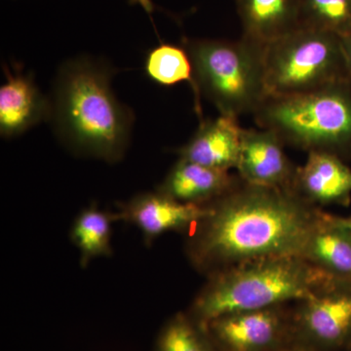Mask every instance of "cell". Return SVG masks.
<instances>
[{
	"label": "cell",
	"mask_w": 351,
	"mask_h": 351,
	"mask_svg": "<svg viewBox=\"0 0 351 351\" xmlns=\"http://www.w3.org/2000/svg\"><path fill=\"white\" fill-rule=\"evenodd\" d=\"M346 221H348V226H350V228H351V216L346 217Z\"/></svg>",
	"instance_id": "cell-24"
},
{
	"label": "cell",
	"mask_w": 351,
	"mask_h": 351,
	"mask_svg": "<svg viewBox=\"0 0 351 351\" xmlns=\"http://www.w3.org/2000/svg\"><path fill=\"white\" fill-rule=\"evenodd\" d=\"M341 47L345 56L346 66L351 78V32L341 38Z\"/></svg>",
	"instance_id": "cell-21"
},
{
	"label": "cell",
	"mask_w": 351,
	"mask_h": 351,
	"mask_svg": "<svg viewBox=\"0 0 351 351\" xmlns=\"http://www.w3.org/2000/svg\"><path fill=\"white\" fill-rule=\"evenodd\" d=\"M282 351H316L311 350V348H306V346H302L300 345H297V343H293L290 346H288L287 348Z\"/></svg>",
	"instance_id": "cell-23"
},
{
	"label": "cell",
	"mask_w": 351,
	"mask_h": 351,
	"mask_svg": "<svg viewBox=\"0 0 351 351\" xmlns=\"http://www.w3.org/2000/svg\"><path fill=\"white\" fill-rule=\"evenodd\" d=\"M154 351H219L206 328L188 313H176L157 336Z\"/></svg>",
	"instance_id": "cell-19"
},
{
	"label": "cell",
	"mask_w": 351,
	"mask_h": 351,
	"mask_svg": "<svg viewBox=\"0 0 351 351\" xmlns=\"http://www.w3.org/2000/svg\"><path fill=\"white\" fill-rule=\"evenodd\" d=\"M242 131L237 117L219 114L215 119L201 120L195 135L178 149V156L215 169H237Z\"/></svg>",
	"instance_id": "cell-14"
},
{
	"label": "cell",
	"mask_w": 351,
	"mask_h": 351,
	"mask_svg": "<svg viewBox=\"0 0 351 351\" xmlns=\"http://www.w3.org/2000/svg\"><path fill=\"white\" fill-rule=\"evenodd\" d=\"M244 38L267 45L302 27L300 0H235Z\"/></svg>",
	"instance_id": "cell-16"
},
{
	"label": "cell",
	"mask_w": 351,
	"mask_h": 351,
	"mask_svg": "<svg viewBox=\"0 0 351 351\" xmlns=\"http://www.w3.org/2000/svg\"><path fill=\"white\" fill-rule=\"evenodd\" d=\"M230 171L179 158L157 191L186 204L209 205L241 182Z\"/></svg>",
	"instance_id": "cell-15"
},
{
	"label": "cell",
	"mask_w": 351,
	"mask_h": 351,
	"mask_svg": "<svg viewBox=\"0 0 351 351\" xmlns=\"http://www.w3.org/2000/svg\"><path fill=\"white\" fill-rule=\"evenodd\" d=\"M145 69L152 82L162 86L189 82L195 94L196 110L201 114L200 95L196 86L193 64L186 48L169 43L159 44L147 54Z\"/></svg>",
	"instance_id": "cell-18"
},
{
	"label": "cell",
	"mask_w": 351,
	"mask_h": 351,
	"mask_svg": "<svg viewBox=\"0 0 351 351\" xmlns=\"http://www.w3.org/2000/svg\"><path fill=\"white\" fill-rule=\"evenodd\" d=\"M345 351H351V343L350 346H348V348H346V350Z\"/></svg>",
	"instance_id": "cell-25"
},
{
	"label": "cell",
	"mask_w": 351,
	"mask_h": 351,
	"mask_svg": "<svg viewBox=\"0 0 351 351\" xmlns=\"http://www.w3.org/2000/svg\"><path fill=\"white\" fill-rule=\"evenodd\" d=\"M299 257L327 276L351 282V228L346 218L318 210Z\"/></svg>",
	"instance_id": "cell-12"
},
{
	"label": "cell",
	"mask_w": 351,
	"mask_h": 351,
	"mask_svg": "<svg viewBox=\"0 0 351 351\" xmlns=\"http://www.w3.org/2000/svg\"><path fill=\"white\" fill-rule=\"evenodd\" d=\"M294 343L316 351H345L351 343V282L329 277L306 299L294 302Z\"/></svg>",
	"instance_id": "cell-7"
},
{
	"label": "cell",
	"mask_w": 351,
	"mask_h": 351,
	"mask_svg": "<svg viewBox=\"0 0 351 351\" xmlns=\"http://www.w3.org/2000/svg\"><path fill=\"white\" fill-rule=\"evenodd\" d=\"M292 304L225 314L204 327L219 351H282L294 343Z\"/></svg>",
	"instance_id": "cell-8"
},
{
	"label": "cell",
	"mask_w": 351,
	"mask_h": 351,
	"mask_svg": "<svg viewBox=\"0 0 351 351\" xmlns=\"http://www.w3.org/2000/svg\"><path fill=\"white\" fill-rule=\"evenodd\" d=\"M131 3L140 4L147 12L151 13L154 10V4L152 0H130Z\"/></svg>",
	"instance_id": "cell-22"
},
{
	"label": "cell",
	"mask_w": 351,
	"mask_h": 351,
	"mask_svg": "<svg viewBox=\"0 0 351 351\" xmlns=\"http://www.w3.org/2000/svg\"><path fill=\"white\" fill-rule=\"evenodd\" d=\"M6 82L0 87V134L19 136L49 119L50 100L45 98L32 76L21 69H4Z\"/></svg>",
	"instance_id": "cell-13"
},
{
	"label": "cell",
	"mask_w": 351,
	"mask_h": 351,
	"mask_svg": "<svg viewBox=\"0 0 351 351\" xmlns=\"http://www.w3.org/2000/svg\"><path fill=\"white\" fill-rule=\"evenodd\" d=\"M208 213V205L186 204L156 191L120 203L115 214L117 219L137 226L145 243L151 244L167 232H191Z\"/></svg>",
	"instance_id": "cell-9"
},
{
	"label": "cell",
	"mask_w": 351,
	"mask_h": 351,
	"mask_svg": "<svg viewBox=\"0 0 351 351\" xmlns=\"http://www.w3.org/2000/svg\"><path fill=\"white\" fill-rule=\"evenodd\" d=\"M302 27L336 34L351 32V0H300Z\"/></svg>",
	"instance_id": "cell-20"
},
{
	"label": "cell",
	"mask_w": 351,
	"mask_h": 351,
	"mask_svg": "<svg viewBox=\"0 0 351 351\" xmlns=\"http://www.w3.org/2000/svg\"><path fill=\"white\" fill-rule=\"evenodd\" d=\"M298 166L291 191L309 205L348 207L351 202V168L343 158L325 152H309Z\"/></svg>",
	"instance_id": "cell-11"
},
{
	"label": "cell",
	"mask_w": 351,
	"mask_h": 351,
	"mask_svg": "<svg viewBox=\"0 0 351 351\" xmlns=\"http://www.w3.org/2000/svg\"><path fill=\"white\" fill-rule=\"evenodd\" d=\"M328 278L298 256L253 261L207 276L188 313L205 326L225 314L294 304Z\"/></svg>",
	"instance_id": "cell-3"
},
{
	"label": "cell",
	"mask_w": 351,
	"mask_h": 351,
	"mask_svg": "<svg viewBox=\"0 0 351 351\" xmlns=\"http://www.w3.org/2000/svg\"><path fill=\"white\" fill-rule=\"evenodd\" d=\"M254 117L285 145L351 157V80L307 93L267 97Z\"/></svg>",
	"instance_id": "cell-4"
},
{
	"label": "cell",
	"mask_w": 351,
	"mask_h": 351,
	"mask_svg": "<svg viewBox=\"0 0 351 351\" xmlns=\"http://www.w3.org/2000/svg\"><path fill=\"white\" fill-rule=\"evenodd\" d=\"M283 141L269 129L242 131L237 170L245 184L265 188L291 189L295 170L284 151Z\"/></svg>",
	"instance_id": "cell-10"
},
{
	"label": "cell",
	"mask_w": 351,
	"mask_h": 351,
	"mask_svg": "<svg viewBox=\"0 0 351 351\" xmlns=\"http://www.w3.org/2000/svg\"><path fill=\"white\" fill-rule=\"evenodd\" d=\"M193 64L199 95L219 114L239 119L255 113L267 100L265 45L242 36L239 40L191 39L184 46Z\"/></svg>",
	"instance_id": "cell-5"
},
{
	"label": "cell",
	"mask_w": 351,
	"mask_h": 351,
	"mask_svg": "<svg viewBox=\"0 0 351 351\" xmlns=\"http://www.w3.org/2000/svg\"><path fill=\"white\" fill-rule=\"evenodd\" d=\"M112 69L93 60L68 62L60 69L49 119L76 154L117 162L125 154L133 113L115 97Z\"/></svg>",
	"instance_id": "cell-2"
},
{
	"label": "cell",
	"mask_w": 351,
	"mask_h": 351,
	"mask_svg": "<svg viewBox=\"0 0 351 351\" xmlns=\"http://www.w3.org/2000/svg\"><path fill=\"white\" fill-rule=\"evenodd\" d=\"M208 206L184 246L191 265L206 277L253 261L299 257L319 210L291 189L243 182Z\"/></svg>",
	"instance_id": "cell-1"
},
{
	"label": "cell",
	"mask_w": 351,
	"mask_h": 351,
	"mask_svg": "<svg viewBox=\"0 0 351 351\" xmlns=\"http://www.w3.org/2000/svg\"><path fill=\"white\" fill-rule=\"evenodd\" d=\"M117 214L88 207L76 217L71 230V239L80 253V265L87 267L92 260L112 255V223Z\"/></svg>",
	"instance_id": "cell-17"
},
{
	"label": "cell",
	"mask_w": 351,
	"mask_h": 351,
	"mask_svg": "<svg viewBox=\"0 0 351 351\" xmlns=\"http://www.w3.org/2000/svg\"><path fill=\"white\" fill-rule=\"evenodd\" d=\"M269 96H293L351 80L339 36L300 27L265 46Z\"/></svg>",
	"instance_id": "cell-6"
}]
</instances>
